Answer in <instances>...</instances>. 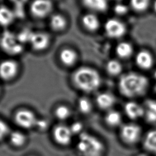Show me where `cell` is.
Masks as SVG:
<instances>
[{"mask_svg":"<svg viewBox=\"0 0 156 156\" xmlns=\"http://www.w3.org/2000/svg\"><path fill=\"white\" fill-rule=\"evenodd\" d=\"M155 91H156V85H155Z\"/></svg>","mask_w":156,"mask_h":156,"instance_id":"obj_38","label":"cell"},{"mask_svg":"<svg viewBox=\"0 0 156 156\" xmlns=\"http://www.w3.org/2000/svg\"><path fill=\"white\" fill-rule=\"evenodd\" d=\"M15 15L13 10L5 5H2L0 11V20L2 26L5 27L10 24L15 20Z\"/></svg>","mask_w":156,"mask_h":156,"instance_id":"obj_20","label":"cell"},{"mask_svg":"<svg viewBox=\"0 0 156 156\" xmlns=\"http://www.w3.org/2000/svg\"><path fill=\"white\" fill-rule=\"evenodd\" d=\"M155 79H156V71H155Z\"/></svg>","mask_w":156,"mask_h":156,"instance_id":"obj_37","label":"cell"},{"mask_svg":"<svg viewBox=\"0 0 156 156\" xmlns=\"http://www.w3.org/2000/svg\"><path fill=\"white\" fill-rule=\"evenodd\" d=\"M77 106L79 111L83 114L89 113L92 110V104L91 101L85 97L80 98L77 102Z\"/></svg>","mask_w":156,"mask_h":156,"instance_id":"obj_25","label":"cell"},{"mask_svg":"<svg viewBox=\"0 0 156 156\" xmlns=\"http://www.w3.org/2000/svg\"><path fill=\"white\" fill-rule=\"evenodd\" d=\"M105 121L107 125L115 127L119 126L122 122V116L119 112L110 110L105 115Z\"/></svg>","mask_w":156,"mask_h":156,"instance_id":"obj_22","label":"cell"},{"mask_svg":"<svg viewBox=\"0 0 156 156\" xmlns=\"http://www.w3.org/2000/svg\"><path fill=\"white\" fill-rule=\"evenodd\" d=\"M53 4L51 0H33L30 5L32 15L37 18H44L52 11Z\"/></svg>","mask_w":156,"mask_h":156,"instance_id":"obj_8","label":"cell"},{"mask_svg":"<svg viewBox=\"0 0 156 156\" xmlns=\"http://www.w3.org/2000/svg\"><path fill=\"white\" fill-rule=\"evenodd\" d=\"M69 127L73 135H76V134L80 135L81 133H82V130L83 129V126L80 122L76 121L73 122Z\"/></svg>","mask_w":156,"mask_h":156,"instance_id":"obj_31","label":"cell"},{"mask_svg":"<svg viewBox=\"0 0 156 156\" xmlns=\"http://www.w3.org/2000/svg\"><path fill=\"white\" fill-rule=\"evenodd\" d=\"M137 156H147L146 154H140L139 155H138Z\"/></svg>","mask_w":156,"mask_h":156,"instance_id":"obj_36","label":"cell"},{"mask_svg":"<svg viewBox=\"0 0 156 156\" xmlns=\"http://www.w3.org/2000/svg\"><path fill=\"white\" fill-rule=\"evenodd\" d=\"M77 149L82 156H102L104 145L98 137L83 132L79 135Z\"/></svg>","mask_w":156,"mask_h":156,"instance_id":"obj_3","label":"cell"},{"mask_svg":"<svg viewBox=\"0 0 156 156\" xmlns=\"http://www.w3.org/2000/svg\"><path fill=\"white\" fill-rule=\"evenodd\" d=\"M153 8H154V11L156 12V0L154 2V4H153Z\"/></svg>","mask_w":156,"mask_h":156,"instance_id":"obj_35","label":"cell"},{"mask_svg":"<svg viewBox=\"0 0 156 156\" xmlns=\"http://www.w3.org/2000/svg\"><path fill=\"white\" fill-rule=\"evenodd\" d=\"M132 9L138 12L145 11L150 4V0H130Z\"/></svg>","mask_w":156,"mask_h":156,"instance_id":"obj_26","label":"cell"},{"mask_svg":"<svg viewBox=\"0 0 156 156\" xmlns=\"http://www.w3.org/2000/svg\"><path fill=\"white\" fill-rule=\"evenodd\" d=\"M116 53L121 58H127L133 54V49L130 43L122 41L119 43L116 47Z\"/></svg>","mask_w":156,"mask_h":156,"instance_id":"obj_21","label":"cell"},{"mask_svg":"<svg viewBox=\"0 0 156 156\" xmlns=\"http://www.w3.org/2000/svg\"><path fill=\"white\" fill-rule=\"evenodd\" d=\"M12 2L14 6H21L24 7L26 3L28 1V0H10Z\"/></svg>","mask_w":156,"mask_h":156,"instance_id":"obj_34","label":"cell"},{"mask_svg":"<svg viewBox=\"0 0 156 156\" xmlns=\"http://www.w3.org/2000/svg\"><path fill=\"white\" fill-rule=\"evenodd\" d=\"M11 133L9 126L4 121H1V136L2 138L4 136L10 135Z\"/></svg>","mask_w":156,"mask_h":156,"instance_id":"obj_32","label":"cell"},{"mask_svg":"<svg viewBox=\"0 0 156 156\" xmlns=\"http://www.w3.org/2000/svg\"><path fill=\"white\" fill-rule=\"evenodd\" d=\"M35 127H37L41 130H45L48 127V122L44 119H38Z\"/></svg>","mask_w":156,"mask_h":156,"instance_id":"obj_33","label":"cell"},{"mask_svg":"<svg viewBox=\"0 0 156 156\" xmlns=\"http://www.w3.org/2000/svg\"><path fill=\"white\" fill-rule=\"evenodd\" d=\"M71 111L69 108L65 105H61L58 106L55 110V115L60 120H65L69 117Z\"/></svg>","mask_w":156,"mask_h":156,"instance_id":"obj_27","label":"cell"},{"mask_svg":"<svg viewBox=\"0 0 156 156\" xmlns=\"http://www.w3.org/2000/svg\"><path fill=\"white\" fill-rule=\"evenodd\" d=\"M144 148L150 152L156 154V129L149 131L143 140Z\"/></svg>","mask_w":156,"mask_h":156,"instance_id":"obj_19","label":"cell"},{"mask_svg":"<svg viewBox=\"0 0 156 156\" xmlns=\"http://www.w3.org/2000/svg\"><path fill=\"white\" fill-rule=\"evenodd\" d=\"M124 108L126 115L131 119H137L145 113L144 109L140 104L133 101L127 102Z\"/></svg>","mask_w":156,"mask_h":156,"instance_id":"obj_12","label":"cell"},{"mask_svg":"<svg viewBox=\"0 0 156 156\" xmlns=\"http://www.w3.org/2000/svg\"><path fill=\"white\" fill-rule=\"evenodd\" d=\"M149 87V80L138 73L130 72L122 74L118 82L120 93L125 97L133 98L143 96Z\"/></svg>","mask_w":156,"mask_h":156,"instance_id":"obj_1","label":"cell"},{"mask_svg":"<svg viewBox=\"0 0 156 156\" xmlns=\"http://www.w3.org/2000/svg\"><path fill=\"white\" fill-rule=\"evenodd\" d=\"M146 114L147 119L150 121H156V102L149 101L147 102Z\"/></svg>","mask_w":156,"mask_h":156,"instance_id":"obj_29","label":"cell"},{"mask_svg":"<svg viewBox=\"0 0 156 156\" xmlns=\"http://www.w3.org/2000/svg\"><path fill=\"white\" fill-rule=\"evenodd\" d=\"M50 43L49 35L43 32H34L29 43L33 49L41 51L46 49Z\"/></svg>","mask_w":156,"mask_h":156,"instance_id":"obj_11","label":"cell"},{"mask_svg":"<svg viewBox=\"0 0 156 156\" xmlns=\"http://www.w3.org/2000/svg\"><path fill=\"white\" fill-rule=\"evenodd\" d=\"M10 141L14 146L21 147L25 144L26 141V136L20 131H13L11 132L10 134Z\"/></svg>","mask_w":156,"mask_h":156,"instance_id":"obj_24","label":"cell"},{"mask_svg":"<svg viewBox=\"0 0 156 156\" xmlns=\"http://www.w3.org/2000/svg\"><path fill=\"white\" fill-rule=\"evenodd\" d=\"M72 80L78 89L87 93L98 89L102 81L98 71L88 66H82L77 69L73 74Z\"/></svg>","mask_w":156,"mask_h":156,"instance_id":"obj_2","label":"cell"},{"mask_svg":"<svg viewBox=\"0 0 156 156\" xmlns=\"http://www.w3.org/2000/svg\"><path fill=\"white\" fill-rule=\"evenodd\" d=\"M115 1H120V0H115Z\"/></svg>","mask_w":156,"mask_h":156,"instance_id":"obj_39","label":"cell"},{"mask_svg":"<svg viewBox=\"0 0 156 156\" xmlns=\"http://www.w3.org/2000/svg\"><path fill=\"white\" fill-rule=\"evenodd\" d=\"M105 68L108 74L113 76H116L121 73L122 66L118 60L112 59L109 60L106 63Z\"/></svg>","mask_w":156,"mask_h":156,"instance_id":"obj_23","label":"cell"},{"mask_svg":"<svg viewBox=\"0 0 156 156\" xmlns=\"http://www.w3.org/2000/svg\"><path fill=\"white\" fill-rule=\"evenodd\" d=\"M49 24L52 30L59 32L63 30L66 27L68 22L63 15L60 13H55L51 16Z\"/></svg>","mask_w":156,"mask_h":156,"instance_id":"obj_18","label":"cell"},{"mask_svg":"<svg viewBox=\"0 0 156 156\" xmlns=\"http://www.w3.org/2000/svg\"><path fill=\"white\" fill-rule=\"evenodd\" d=\"M52 135L57 143L66 146L70 143L73 134L69 127L64 124H58L54 128Z\"/></svg>","mask_w":156,"mask_h":156,"instance_id":"obj_9","label":"cell"},{"mask_svg":"<svg viewBox=\"0 0 156 156\" xmlns=\"http://www.w3.org/2000/svg\"><path fill=\"white\" fill-rule=\"evenodd\" d=\"M33 32V31L30 30L29 29H22L16 34L18 40L22 44L26 43H29Z\"/></svg>","mask_w":156,"mask_h":156,"instance_id":"obj_28","label":"cell"},{"mask_svg":"<svg viewBox=\"0 0 156 156\" xmlns=\"http://www.w3.org/2000/svg\"><path fill=\"white\" fill-rule=\"evenodd\" d=\"M141 135V127L135 123H127L122 125L120 129V136L127 144H133L140 140Z\"/></svg>","mask_w":156,"mask_h":156,"instance_id":"obj_5","label":"cell"},{"mask_svg":"<svg viewBox=\"0 0 156 156\" xmlns=\"http://www.w3.org/2000/svg\"><path fill=\"white\" fill-rule=\"evenodd\" d=\"M15 123L24 129H31L35 127L38 119L33 112L26 108L18 110L14 117Z\"/></svg>","mask_w":156,"mask_h":156,"instance_id":"obj_6","label":"cell"},{"mask_svg":"<svg viewBox=\"0 0 156 156\" xmlns=\"http://www.w3.org/2000/svg\"><path fill=\"white\" fill-rule=\"evenodd\" d=\"M96 102L100 108L108 110L115 104V98L113 94L107 92H103L97 95Z\"/></svg>","mask_w":156,"mask_h":156,"instance_id":"obj_14","label":"cell"},{"mask_svg":"<svg viewBox=\"0 0 156 156\" xmlns=\"http://www.w3.org/2000/svg\"><path fill=\"white\" fill-rule=\"evenodd\" d=\"M61 62L65 66H70L75 64L77 60V54L73 49L66 48L61 50L59 54Z\"/></svg>","mask_w":156,"mask_h":156,"instance_id":"obj_15","label":"cell"},{"mask_svg":"<svg viewBox=\"0 0 156 156\" xmlns=\"http://www.w3.org/2000/svg\"><path fill=\"white\" fill-rule=\"evenodd\" d=\"M128 7L124 4L118 3L114 7V12L118 15H124L128 12Z\"/></svg>","mask_w":156,"mask_h":156,"instance_id":"obj_30","label":"cell"},{"mask_svg":"<svg viewBox=\"0 0 156 156\" xmlns=\"http://www.w3.org/2000/svg\"><path fill=\"white\" fill-rule=\"evenodd\" d=\"M104 30L108 37L119 38L125 35L127 28L125 24L118 19L110 18L105 23Z\"/></svg>","mask_w":156,"mask_h":156,"instance_id":"obj_7","label":"cell"},{"mask_svg":"<svg viewBox=\"0 0 156 156\" xmlns=\"http://www.w3.org/2000/svg\"><path fill=\"white\" fill-rule=\"evenodd\" d=\"M18 69V64L16 61L10 59L5 60L1 64V76L4 80H11L16 76Z\"/></svg>","mask_w":156,"mask_h":156,"instance_id":"obj_10","label":"cell"},{"mask_svg":"<svg viewBox=\"0 0 156 156\" xmlns=\"http://www.w3.org/2000/svg\"><path fill=\"white\" fill-rule=\"evenodd\" d=\"M2 49L11 55L19 54L23 51V45L18 40L16 35L9 30H5L1 37Z\"/></svg>","mask_w":156,"mask_h":156,"instance_id":"obj_4","label":"cell"},{"mask_svg":"<svg viewBox=\"0 0 156 156\" xmlns=\"http://www.w3.org/2000/svg\"><path fill=\"white\" fill-rule=\"evenodd\" d=\"M83 5L88 9L97 12H104L108 9L107 0H82Z\"/></svg>","mask_w":156,"mask_h":156,"instance_id":"obj_17","label":"cell"},{"mask_svg":"<svg viewBox=\"0 0 156 156\" xmlns=\"http://www.w3.org/2000/svg\"><path fill=\"white\" fill-rule=\"evenodd\" d=\"M136 64L141 69H148L154 64V58L147 51L142 50L138 52L135 57Z\"/></svg>","mask_w":156,"mask_h":156,"instance_id":"obj_13","label":"cell"},{"mask_svg":"<svg viewBox=\"0 0 156 156\" xmlns=\"http://www.w3.org/2000/svg\"><path fill=\"white\" fill-rule=\"evenodd\" d=\"M83 27L90 32L97 30L100 26V21L98 17L93 13H87L82 18Z\"/></svg>","mask_w":156,"mask_h":156,"instance_id":"obj_16","label":"cell"}]
</instances>
